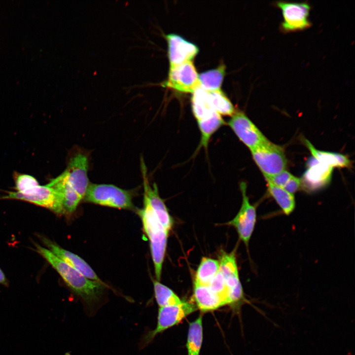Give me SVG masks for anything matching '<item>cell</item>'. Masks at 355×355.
Segmentation results:
<instances>
[{"mask_svg": "<svg viewBox=\"0 0 355 355\" xmlns=\"http://www.w3.org/2000/svg\"><path fill=\"white\" fill-rule=\"evenodd\" d=\"M39 253L58 273L68 286L88 305L101 298L106 285L103 282L91 280L54 254L50 250L36 244Z\"/></svg>", "mask_w": 355, "mask_h": 355, "instance_id": "1", "label": "cell"}, {"mask_svg": "<svg viewBox=\"0 0 355 355\" xmlns=\"http://www.w3.org/2000/svg\"><path fill=\"white\" fill-rule=\"evenodd\" d=\"M143 229L150 243V248L157 281L161 279L162 265L166 250L169 232L159 221L146 200L143 198V207L138 211Z\"/></svg>", "mask_w": 355, "mask_h": 355, "instance_id": "2", "label": "cell"}, {"mask_svg": "<svg viewBox=\"0 0 355 355\" xmlns=\"http://www.w3.org/2000/svg\"><path fill=\"white\" fill-rule=\"evenodd\" d=\"M130 190L108 184L89 183L83 199L86 202L117 209H134Z\"/></svg>", "mask_w": 355, "mask_h": 355, "instance_id": "3", "label": "cell"}, {"mask_svg": "<svg viewBox=\"0 0 355 355\" xmlns=\"http://www.w3.org/2000/svg\"><path fill=\"white\" fill-rule=\"evenodd\" d=\"M197 309L193 301H183L178 305L159 307L157 325L155 329L148 331L143 336L141 347L148 345L158 334L179 323Z\"/></svg>", "mask_w": 355, "mask_h": 355, "instance_id": "4", "label": "cell"}, {"mask_svg": "<svg viewBox=\"0 0 355 355\" xmlns=\"http://www.w3.org/2000/svg\"><path fill=\"white\" fill-rule=\"evenodd\" d=\"M250 151L254 161L265 178L285 170L287 159L281 146L268 140Z\"/></svg>", "mask_w": 355, "mask_h": 355, "instance_id": "5", "label": "cell"}, {"mask_svg": "<svg viewBox=\"0 0 355 355\" xmlns=\"http://www.w3.org/2000/svg\"><path fill=\"white\" fill-rule=\"evenodd\" d=\"M1 199H16L28 202L47 208L56 213L63 214L59 195L50 182L38 184L24 192L9 191Z\"/></svg>", "mask_w": 355, "mask_h": 355, "instance_id": "6", "label": "cell"}, {"mask_svg": "<svg viewBox=\"0 0 355 355\" xmlns=\"http://www.w3.org/2000/svg\"><path fill=\"white\" fill-rule=\"evenodd\" d=\"M219 271L224 279L228 290V305L239 309L245 301L244 292L241 283L237 260L234 252L223 251L219 256Z\"/></svg>", "mask_w": 355, "mask_h": 355, "instance_id": "7", "label": "cell"}, {"mask_svg": "<svg viewBox=\"0 0 355 355\" xmlns=\"http://www.w3.org/2000/svg\"><path fill=\"white\" fill-rule=\"evenodd\" d=\"M88 166L87 155L77 152L71 156L66 169L59 175L63 183L70 190L76 192L82 199L89 184Z\"/></svg>", "mask_w": 355, "mask_h": 355, "instance_id": "8", "label": "cell"}, {"mask_svg": "<svg viewBox=\"0 0 355 355\" xmlns=\"http://www.w3.org/2000/svg\"><path fill=\"white\" fill-rule=\"evenodd\" d=\"M276 5L282 11L283 21L280 29L284 33L303 31L312 26L309 19L311 6L308 3L279 1Z\"/></svg>", "mask_w": 355, "mask_h": 355, "instance_id": "9", "label": "cell"}, {"mask_svg": "<svg viewBox=\"0 0 355 355\" xmlns=\"http://www.w3.org/2000/svg\"><path fill=\"white\" fill-rule=\"evenodd\" d=\"M240 187L242 195L241 207L237 215L228 223L236 229L240 240L248 246L256 222V209L249 202L246 183L241 182Z\"/></svg>", "mask_w": 355, "mask_h": 355, "instance_id": "10", "label": "cell"}, {"mask_svg": "<svg viewBox=\"0 0 355 355\" xmlns=\"http://www.w3.org/2000/svg\"><path fill=\"white\" fill-rule=\"evenodd\" d=\"M227 124L238 139L250 150L268 140L242 111H235Z\"/></svg>", "mask_w": 355, "mask_h": 355, "instance_id": "11", "label": "cell"}, {"mask_svg": "<svg viewBox=\"0 0 355 355\" xmlns=\"http://www.w3.org/2000/svg\"><path fill=\"white\" fill-rule=\"evenodd\" d=\"M163 85L182 93H192L199 85L198 74L191 61L170 67Z\"/></svg>", "mask_w": 355, "mask_h": 355, "instance_id": "12", "label": "cell"}, {"mask_svg": "<svg viewBox=\"0 0 355 355\" xmlns=\"http://www.w3.org/2000/svg\"><path fill=\"white\" fill-rule=\"evenodd\" d=\"M141 164L144 188L143 198L147 200L161 224L169 232L173 226L172 219L164 201L159 196L156 184L154 183L152 186L149 184L146 167L142 160Z\"/></svg>", "mask_w": 355, "mask_h": 355, "instance_id": "13", "label": "cell"}, {"mask_svg": "<svg viewBox=\"0 0 355 355\" xmlns=\"http://www.w3.org/2000/svg\"><path fill=\"white\" fill-rule=\"evenodd\" d=\"M170 67L191 61L199 52L197 46L176 34L166 36Z\"/></svg>", "mask_w": 355, "mask_h": 355, "instance_id": "14", "label": "cell"}, {"mask_svg": "<svg viewBox=\"0 0 355 355\" xmlns=\"http://www.w3.org/2000/svg\"><path fill=\"white\" fill-rule=\"evenodd\" d=\"M308 168L301 179V184L307 191H315L326 186L331 180L333 168L310 159Z\"/></svg>", "mask_w": 355, "mask_h": 355, "instance_id": "15", "label": "cell"}, {"mask_svg": "<svg viewBox=\"0 0 355 355\" xmlns=\"http://www.w3.org/2000/svg\"><path fill=\"white\" fill-rule=\"evenodd\" d=\"M42 240L54 254L87 278L93 281L102 282L88 264L79 256L63 248L45 237H42Z\"/></svg>", "mask_w": 355, "mask_h": 355, "instance_id": "16", "label": "cell"}, {"mask_svg": "<svg viewBox=\"0 0 355 355\" xmlns=\"http://www.w3.org/2000/svg\"><path fill=\"white\" fill-rule=\"evenodd\" d=\"M193 301L197 309L203 313L212 312L225 305L221 298L212 292L208 285L196 284H194Z\"/></svg>", "mask_w": 355, "mask_h": 355, "instance_id": "17", "label": "cell"}, {"mask_svg": "<svg viewBox=\"0 0 355 355\" xmlns=\"http://www.w3.org/2000/svg\"><path fill=\"white\" fill-rule=\"evenodd\" d=\"M191 103L193 114L197 121L207 118L216 112L213 108L209 92L200 86L192 92Z\"/></svg>", "mask_w": 355, "mask_h": 355, "instance_id": "18", "label": "cell"}, {"mask_svg": "<svg viewBox=\"0 0 355 355\" xmlns=\"http://www.w3.org/2000/svg\"><path fill=\"white\" fill-rule=\"evenodd\" d=\"M304 142L313 157L319 162L332 168H348L351 166V161L347 155L319 150L317 149L308 140H305Z\"/></svg>", "mask_w": 355, "mask_h": 355, "instance_id": "19", "label": "cell"}, {"mask_svg": "<svg viewBox=\"0 0 355 355\" xmlns=\"http://www.w3.org/2000/svg\"><path fill=\"white\" fill-rule=\"evenodd\" d=\"M203 339V317L189 323L186 347L187 355H200Z\"/></svg>", "mask_w": 355, "mask_h": 355, "instance_id": "20", "label": "cell"}, {"mask_svg": "<svg viewBox=\"0 0 355 355\" xmlns=\"http://www.w3.org/2000/svg\"><path fill=\"white\" fill-rule=\"evenodd\" d=\"M201 132V141L199 147L207 148L212 136L225 124L221 115L214 112L211 116L197 121Z\"/></svg>", "mask_w": 355, "mask_h": 355, "instance_id": "21", "label": "cell"}, {"mask_svg": "<svg viewBox=\"0 0 355 355\" xmlns=\"http://www.w3.org/2000/svg\"><path fill=\"white\" fill-rule=\"evenodd\" d=\"M225 72V67L220 64L217 68L201 72L198 75L199 85L207 91L219 90Z\"/></svg>", "mask_w": 355, "mask_h": 355, "instance_id": "22", "label": "cell"}, {"mask_svg": "<svg viewBox=\"0 0 355 355\" xmlns=\"http://www.w3.org/2000/svg\"><path fill=\"white\" fill-rule=\"evenodd\" d=\"M267 186L269 194L277 202L283 213L286 215L291 214L295 208L294 195L269 181H267Z\"/></svg>", "mask_w": 355, "mask_h": 355, "instance_id": "23", "label": "cell"}, {"mask_svg": "<svg viewBox=\"0 0 355 355\" xmlns=\"http://www.w3.org/2000/svg\"><path fill=\"white\" fill-rule=\"evenodd\" d=\"M218 260L208 257L202 258L197 269L194 284L208 285L219 271Z\"/></svg>", "mask_w": 355, "mask_h": 355, "instance_id": "24", "label": "cell"}, {"mask_svg": "<svg viewBox=\"0 0 355 355\" xmlns=\"http://www.w3.org/2000/svg\"><path fill=\"white\" fill-rule=\"evenodd\" d=\"M154 295L159 307L178 305L183 301L169 287L161 284L159 281H153Z\"/></svg>", "mask_w": 355, "mask_h": 355, "instance_id": "25", "label": "cell"}, {"mask_svg": "<svg viewBox=\"0 0 355 355\" xmlns=\"http://www.w3.org/2000/svg\"><path fill=\"white\" fill-rule=\"evenodd\" d=\"M209 93L213 108L216 112L220 115L231 116L235 113L236 110L233 104L220 89Z\"/></svg>", "mask_w": 355, "mask_h": 355, "instance_id": "26", "label": "cell"}, {"mask_svg": "<svg viewBox=\"0 0 355 355\" xmlns=\"http://www.w3.org/2000/svg\"><path fill=\"white\" fill-rule=\"evenodd\" d=\"M208 286L212 292L221 298L225 305H228V290L220 271L211 280Z\"/></svg>", "mask_w": 355, "mask_h": 355, "instance_id": "27", "label": "cell"}, {"mask_svg": "<svg viewBox=\"0 0 355 355\" xmlns=\"http://www.w3.org/2000/svg\"><path fill=\"white\" fill-rule=\"evenodd\" d=\"M16 191L24 192L39 184L34 177L24 174L16 173L14 175Z\"/></svg>", "mask_w": 355, "mask_h": 355, "instance_id": "28", "label": "cell"}, {"mask_svg": "<svg viewBox=\"0 0 355 355\" xmlns=\"http://www.w3.org/2000/svg\"><path fill=\"white\" fill-rule=\"evenodd\" d=\"M292 176L288 171L284 170L274 176L265 178L267 181L279 187L284 188Z\"/></svg>", "mask_w": 355, "mask_h": 355, "instance_id": "29", "label": "cell"}, {"mask_svg": "<svg viewBox=\"0 0 355 355\" xmlns=\"http://www.w3.org/2000/svg\"><path fill=\"white\" fill-rule=\"evenodd\" d=\"M301 185V179L294 176L291 178L284 187L283 188L293 194L297 192Z\"/></svg>", "mask_w": 355, "mask_h": 355, "instance_id": "30", "label": "cell"}, {"mask_svg": "<svg viewBox=\"0 0 355 355\" xmlns=\"http://www.w3.org/2000/svg\"><path fill=\"white\" fill-rule=\"evenodd\" d=\"M0 284H3L5 286L8 285V282L7 280L2 271V270L0 268Z\"/></svg>", "mask_w": 355, "mask_h": 355, "instance_id": "31", "label": "cell"}]
</instances>
